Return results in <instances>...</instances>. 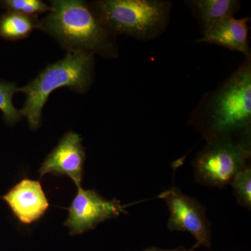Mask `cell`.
<instances>
[{
	"mask_svg": "<svg viewBox=\"0 0 251 251\" xmlns=\"http://www.w3.org/2000/svg\"><path fill=\"white\" fill-rule=\"evenodd\" d=\"M188 125L206 141L251 132V56L215 90L203 95Z\"/></svg>",
	"mask_w": 251,
	"mask_h": 251,
	"instance_id": "1",
	"label": "cell"
},
{
	"mask_svg": "<svg viewBox=\"0 0 251 251\" xmlns=\"http://www.w3.org/2000/svg\"><path fill=\"white\" fill-rule=\"evenodd\" d=\"M50 11L41 20V30L67 52L98 54L107 59L119 56L117 36L100 21L90 1L52 0Z\"/></svg>",
	"mask_w": 251,
	"mask_h": 251,
	"instance_id": "2",
	"label": "cell"
},
{
	"mask_svg": "<svg viewBox=\"0 0 251 251\" xmlns=\"http://www.w3.org/2000/svg\"><path fill=\"white\" fill-rule=\"evenodd\" d=\"M94 54L83 52H67L64 58L44 68L27 85L18 87L26 99L20 110L27 119L29 128L40 126L44 105L50 95L62 87L77 93L85 94L92 85L94 77Z\"/></svg>",
	"mask_w": 251,
	"mask_h": 251,
	"instance_id": "3",
	"label": "cell"
},
{
	"mask_svg": "<svg viewBox=\"0 0 251 251\" xmlns=\"http://www.w3.org/2000/svg\"><path fill=\"white\" fill-rule=\"evenodd\" d=\"M94 12L115 36L151 41L166 31L173 2L166 0H97Z\"/></svg>",
	"mask_w": 251,
	"mask_h": 251,
	"instance_id": "4",
	"label": "cell"
},
{
	"mask_svg": "<svg viewBox=\"0 0 251 251\" xmlns=\"http://www.w3.org/2000/svg\"><path fill=\"white\" fill-rule=\"evenodd\" d=\"M251 156V132L206 141L193 160L195 179L205 186L224 187L249 166Z\"/></svg>",
	"mask_w": 251,
	"mask_h": 251,
	"instance_id": "5",
	"label": "cell"
},
{
	"mask_svg": "<svg viewBox=\"0 0 251 251\" xmlns=\"http://www.w3.org/2000/svg\"><path fill=\"white\" fill-rule=\"evenodd\" d=\"M166 202L169 210L168 227L192 234L196 239L195 249L211 247V227L206 219L205 207L196 198L186 196L177 187H172L158 196Z\"/></svg>",
	"mask_w": 251,
	"mask_h": 251,
	"instance_id": "6",
	"label": "cell"
},
{
	"mask_svg": "<svg viewBox=\"0 0 251 251\" xmlns=\"http://www.w3.org/2000/svg\"><path fill=\"white\" fill-rule=\"evenodd\" d=\"M76 196L69 209L64 226L71 235H76L94 229L106 220L126 214V206L116 199L102 197L95 190H85L78 186Z\"/></svg>",
	"mask_w": 251,
	"mask_h": 251,
	"instance_id": "7",
	"label": "cell"
},
{
	"mask_svg": "<svg viewBox=\"0 0 251 251\" xmlns=\"http://www.w3.org/2000/svg\"><path fill=\"white\" fill-rule=\"evenodd\" d=\"M85 161L80 135L67 132L41 165L39 177L41 179L46 174L67 175L78 187L82 182Z\"/></svg>",
	"mask_w": 251,
	"mask_h": 251,
	"instance_id": "8",
	"label": "cell"
},
{
	"mask_svg": "<svg viewBox=\"0 0 251 251\" xmlns=\"http://www.w3.org/2000/svg\"><path fill=\"white\" fill-rule=\"evenodd\" d=\"M17 219L24 224L40 219L49 209V203L40 183L23 179L3 196Z\"/></svg>",
	"mask_w": 251,
	"mask_h": 251,
	"instance_id": "9",
	"label": "cell"
},
{
	"mask_svg": "<svg viewBox=\"0 0 251 251\" xmlns=\"http://www.w3.org/2000/svg\"><path fill=\"white\" fill-rule=\"evenodd\" d=\"M250 18H236L228 16L216 23L202 34L196 43L216 44L230 50L251 56L249 42V23Z\"/></svg>",
	"mask_w": 251,
	"mask_h": 251,
	"instance_id": "10",
	"label": "cell"
},
{
	"mask_svg": "<svg viewBox=\"0 0 251 251\" xmlns=\"http://www.w3.org/2000/svg\"><path fill=\"white\" fill-rule=\"evenodd\" d=\"M204 34L216 23L228 16H234L241 10L239 0H188L185 1Z\"/></svg>",
	"mask_w": 251,
	"mask_h": 251,
	"instance_id": "11",
	"label": "cell"
},
{
	"mask_svg": "<svg viewBox=\"0 0 251 251\" xmlns=\"http://www.w3.org/2000/svg\"><path fill=\"white\" fill-rule=\"evenodd\" d=\"M36 29H41L39 16H27L11 11H6L0 16V37L6 40L25 39Z\"/></svg>",
	"mask_w": 251,
	"mask_h": 251,
	"instance_id": "12",
	"label": "cell"
},
{
	"mask_svg": "<svg viewBox=\"0 0 251 251\" xmlns=\"http://www.w3.org/2000/svg\"><path fill=\"white\" fill-rule=\"evenodd\" d=\"M16 92H18V87L15 82L0 80V110L5 122L11 125L17 123L23 117L13 103V97Z\"/></svg>",
	"mask_w": 251,
	"mask_h": 251,
	"instance_id": "13",
	"label": "cell"
},
{
	"mask_svg": "<svg viewBox=\"0 0 251 251\" xmlns=\"http://www.w3.org/2000/svg\"><path fill=\"white\" fill-rule=\"evenodd\" d=\"M0 6L6 11L31 16L48 14L50 11V5L42 0H2L0 1Z\"/></svg>",
	"mask_w": 251,
	"mask_h": 251,
	"instance_id": "14",
	"label": "cell"
},
{
	"mask_svg": "<svg viewBox=\"0 0 251 251\" xmlns=\"http://www.w3.org/2000/svg\"><path fill=\"white\" fill-rule=\"evenodd\" d=\"M238 204L251 209V169L247 166L234 177L230 184Z\"/></svg>",
	"mask_w": 251,
	"mask_h": 251,
	"instance_id": "15",
	"label": "cell"
},
{
	"mask_svg": "<svg viewBox=\"0 0 251 251\" xmlns=\"http://www.w3.org/2000/svg\"><path fill=\"white\" fill-rule=\"evenodd\" d=\"M195 249H196L194 247L191 249H186V248L180 247L173 249H162L160 248L150 247L141 251H195Z\"/></svg>",
	"mask_w": 251,
	"mask_h": 251,
	"instance_id": "16",
	"label": "cell"
}]
</instances>
